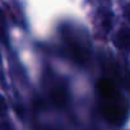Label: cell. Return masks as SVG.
Instances as JSON below:
<instances>
[{"label": "cell", "instance_id": "obj_1", "mask_svg": "<svg viewBox=\"0 0 130 130\" xmlns=\"http://www.w3.org/2000/svg\"><path fill=\"white\" fill-rule=\"evenodd\" d=\"M104 100L102 104V114L104 118L111 124V125H121L125 121L126 116V107L121 101V97L119 96L118 92L101 97Z\"/></svg>", "mask_w": 130, "mask_h": 130}, {"label": "cell", "instance_id": "obj_2", "mask_svg": "<svg viewBox=\"0 0 130 130\" xmlns=\"http://www.w3.org/2000/svg\"><path fill=\"white\" fill-rule=\"evenodd\" d=\"M51 97H52V101L56 105H63L67 100L64 87L62 85H53L52 90H51Z\"/></svg>", "mask_w": 130, "mask_h": 130}, {"label": "cell", "instance_id": "obj_3", "mask_svg": "<svg viewBox=\"0 0 130 130\" xmlns=\"http://www.w3.org/2000/svg\"><path fill=\"white\" fill-rule=\"evenodd\" d=\"M115 43L121 49H130V29H121L115 38Z\"/></svg>", "mask_w": 130, "mask_h": 130}, {"label": "cell", "instance_id": "obj_4", "mask_svg": "<svg viewBox=\"0 0 130 130\" xmlns=\"http://www.w3.org/2000/svg\"><path fill=\"white\" fill-rule=\"evenodd\" d=\"M0 36L5 37V20L1 11H0Z\"/></svg>", "mask_w": 130, "mask_h": 130}, {"label": "cell", "instance_id": "obj_5", "mask_svg": "<svg viewBox=\"0 0 130 130\" xmlns=\"http://www.w3.org/2000/svg\"><path fill=\"white\" fill-rule=\"evenodd\" d=\"M5 111H6V104H5L4 99L0 96V115H3Z\"/></svg>", "mask_w": 130, "mask_h": 130}]
</instances>
